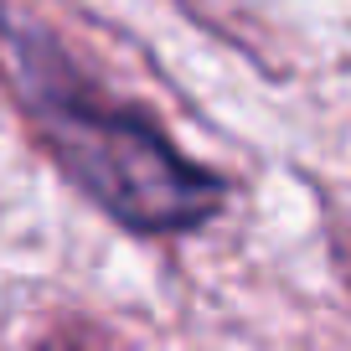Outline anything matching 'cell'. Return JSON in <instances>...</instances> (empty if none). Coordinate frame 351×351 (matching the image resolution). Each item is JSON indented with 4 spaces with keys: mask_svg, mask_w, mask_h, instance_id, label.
<instances>
[{
    "mask_svg": "<svg viewBox=\"0 0 351 351\" xmlns=\"http://www.w3.org/2000/svg\"><path fill=\"white\" fill-rule=\"evenodd\" d=\"M42 140L67 176L130 232H186L222 207L228 186L176 150L134 109H109L73 83L52 42L21 52Z\"/></svg>",
    "mask_w": 351,
    "mask_h": 351,
    "instance_id": "obj_1",
    "label": "cell"
}]
</instances>
